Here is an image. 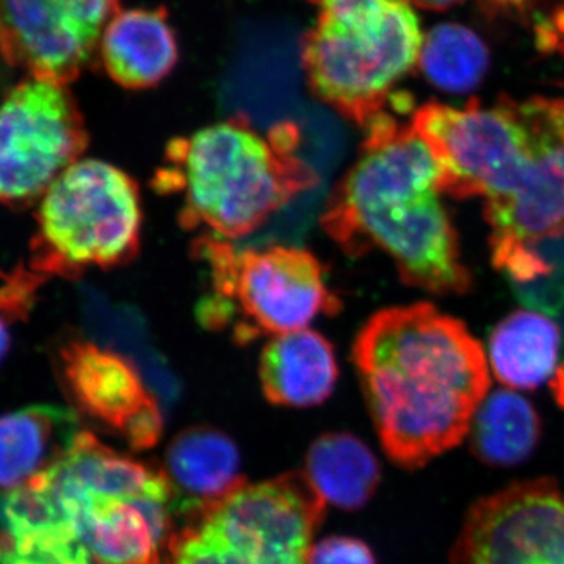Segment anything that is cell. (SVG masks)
I'll return each instance as SVG.
<instances>
[{
  "mask_svg": "<svg viewBox=\"0 0 564 564\" xmlns=\"http://www.w3.org/2000/svg\"><path fill=\"white\" fill-rule=\"evenodd\" d=\"M411 122L440 163L443 193L485 198L489 243L533 242L564 229L563 98L430 102Z\"/></svg>",
  "mask_w": 564,
  "mask_h": 564,
  "instance_id": "cell-2",
  "label": "cell"
},
{
  "mask_svg": "<svg viewBox=\"0 0 564 564\" xmlns=\"http://www.w3.org/2000/svg\"><path fill=\"white\" fill-rule=\"evenodd\" d=\"M491 54L480 36L458 22L437 24L423 36L417 66L437 90L464 95L480 87Z\"/></svg>",
  "mask_w": 564,
  "mask_h": 564,
  "instance_id": "cell-22",
  "label": "cell"
},
{
  "mask_svg": "<svg viewBox=\"0 0 564 564\" xmlns=\"http://www.w3.org/2000/svg\"><path fill=\"white\" fill-rule=\"evenodd\" d=\"M50 278L35 272L31 265L14 267L0 272V364L6 361L13 343L14 326L29 321L39 293Z\"/></svg>",
  "mask_w": 564,
  "mask_h": 564,
  "instance_id": "cell-23",
  "label": "cell"
},
{
  "mask_svg": "<svg viewBox=\"0 0 564 564\" xmlns=\"http://www.w3.org/2000/svg\"><path fill=\"white\" fill-rule=\"evenodd\" d=\"M35 220L29 263L35 272L77 280L91 269H117L140 251V188L118 166L77 161L44 193Z\"/></svg>",
  "mask_w": 564,
  "mask_h": 564,
  "instance_id": "cell-8",
  "label": "cell"
},
{
  "mask_svg": "<svg viewBox=\"0 0 564 564\" xmlns=\"http://www.w3.org/2000/svg\"><path fill=\"white\" fill-rule=\"evenodd\" d=\"M339 378L332 343L313 329L274 336L259 361V380L270 403L307 408L332 395Z\"/></svg>",
  "mask_w": 564,
  "mask_h": 564,
  "instance_id": "cell-17",
  "label": "cell"
},
{
  "mask_svg": "<svg viewBox=\"0 0 564 564\" xmlns=\"http://www.w3.org/2000/svg\"><path fill=\"white\" fill-rule=\"evenodd\" d=\"M325 500L304 474L242 486L185 519L166 544L169 564H307Z\"/></svg>",
  "mask_w": 564,
  "mask_h": 564,
  "instance_id": "cell-9",
  "label": "cell"
},
{
  "mask_svg": "<svg viewBox=\"0 0 564 564\" xmlns=\"http://www.w3.org/2000/svg\"><path fill=\"white\" fill-rule=\"evenodd\" d=\"M192 251L209 276V292L196 311L199 323L231 333L237 344L299 332L340 311L325 267L303 248L239 250L229 240L199 236Z\"/></svg>",
  "mask_w": 564,
  "mask_h": 564,
  "instance_id": "cell-7",
  "label": "cell"
},
{
  "mask_svg": "<svg viewBox=\"0 0 564 564\" xmlns=\"http://www.w3.org/2000/svg\"><path fill=\"white\" fill-rule=\"evenodd\" d=\"M492 262L518 299L554 318L564 337V229L533 242L496 248Z\"/></svg>",
  "mask_w": 564,
  "mask_h": 564,
  "instance_id": "cell-21",
  "label": "cell"
},
{
  "mask_svg": "<svg viewBox=\"0 0 564 564\" xmlns=\"http://www.w3.org/2000/svg\"><path fill=\"white\" fill-rule=\"evenodd\" d=\"M307 564H377V560L364 541L332 536L311 547Z\"/></svg>",
  "mask_w": 564,
  "mask_h": 564,
  "instance_id": "cell-24",
  "label": "cell"
},
{
  "mask_svg": "<svg viewBox=\"0 0 564 564\" xmlns=\"http://www.w3.org/2000/svg\"><path fill=\"white\" fill-rule=\"evenodd\" d=\"M87 147L84 117L66 85L22 82L0 102V204L32 206Z\"/></svg>",
  "mask_w": 564,
  "mask_h": 564,
  "instance_id": "cell-10",
  "label": "cell"
},
{
  "mask_svg": "<svg viewBox=\"0 0 564 564\" xmlns=\"http://www.w3.org/2000/svg\"><path fill=\"white\" fill-rule=\"evenodd\" d=\"M300 141L293 122L263 133L245 117L228 118L170 141L152 187L177 196L182 228L242 239L321 182Z\"/></svg>",
  "mask_w": 564,
  "mask_h": 564,
  "instance_id": "cell-4",
  "label": "cell"
},
{
  "mask_svg": "<svg viewBox=\"0 0 564 564\" xmlns=\"http://www.w3.org/2000/svg\"><path fill=\"white\" fill-rule=\"evenodd\" d=\"M99 51L111 79L128 90L155 87L180 61L176 33L163 9L118 11Z\"/></svg>",
  "mask_w": 564,
  "mask_h": 564,
  "instance_id": "cell-16",
  "label": "cell"
},
{
  "mask_svg": "<svg viewBox=\"0 0 564 564\" xmlns=\"http://www.w3.org/2000/svg\"><path fill=\"white\" fill-rule=\"evenodd\" d=\"M408 2L413 3V6L422 10L445 11L454 9V7L466 2V0H408Z\"/></svg>",
  "mask_w": 564,
  "mask_h": 564,
  "instance_id": "cell-27",
  "label": "cell"
},
{
  "mask_svg": "<svg viewBox=\"0 0 564 564\" xmlns=\"http://www.w3.org/2000/svg\"><path fill=\"white\" fill-rule=\"evenodd\" d=\"M538 0H477L481 13L491 20H525Z\"/></svg>",
  "mask_w": 564,
  "mask_h": 564,
  "instance_id": "cell-26",
  "label": "cell"
},
{
  "mask_svg": "<svg viewBox=\"0 0 564 564\" xmlns=\"http://www.w3.org/2000/svg\"><path fill=\"white\" fill-rule=\"evenodd\" d=\"M352 361L386 455L403 469H421L462 443L489 389L480 343L432 304L372 315Z\"/></svg>",
  "mask_w": 564,
  "mask_h": 564,
  "instance_id": "cell-1",
  "label": "cell"
},
{
  "mask_svg": "<svg viewBox=\"0 0 564 564\" xmlns=\"http://www.w3.org/2000/svg\"><path fill=\"white\" fill-rule=\"evenodd\" d=\"M82 432L76 411L54 404H33L0 415V496L51 473Z\"/></svg>",
  "mask_w": 564,
  "mask_h": 564,
  "instance_id": "cell-15",
  "label": "cell"
},
{
  "mask_svg": "<svg viewBox=\"0 0 564 564\" xmlns=\"http://www.w3.org/2000/svg\"><path fill=\"white\" fill-rule=\"evenodd\" d=\"M120 0H0L3 62L66 85L93 61Z\"/></svg>",
  "mask_w": 564,
  "mask_h": 564,
  "instance_id": "cell-12",
  "label": "cell"
},
{
  "mask_svg": "<svg viewBox=\"0 0 564 564\" xmlns=\"http://www.w3.org/2000/svg\"><path fill=\"white\" fill-rule=\"evenodd\" d=\"M441 180L440 163L413 122L384 111L367 126L359 158L329 196L323 231L351 258L383 251L404 284L464 293L473 278L441 202Z\"/></svg>",
  "mask_w": 564,
  "mask_h": 564,
  "instance_id": "cell-3",
  "label": "cell"
},
{
  "mask_svg": "<svg viewBox=\"0 0 564 564\" xmlns=\"http://www.w3.org/2000/svg\"><path fill=\"white\" fill-rule=\"evenodd\" d=\"M563 347L558 323L549 315L518 311L489 336V362L497 380L511 389H534L554 378Z\"/></svg>",
  "mask_w": 564,
  "mask_h": 564,
  "instance_id": "cell-18",
  "label": "cell"
},
{
  "mask_svg": "<svg viewBox=\"0 0 564 564\" xmlns=\"http://www.w3.org/2000/svg\"><path fill=\"white\" fill-rule=\"evenodd\" d=\"M57 364L76 413L120 434L133 451H148L159 443L163 432L161 402L135 364L85 339L63 343Z\"/></svg>",
  "mask_w": 564,
  "mask_h": 564,
  "instance_id": "cell-13",
  "label": "cell"
},
{
  "mask_svg": "<svg viewBox=\"0 0 564 564\" xmlns=\"http://www.w3.org/2000/svg\"><path fill=\"white\" fill-rule=\"evenodd\" d=\"M304 475L325 503L347 511L369 502L381 480L377 456L350 433H326L314 441Z\"/></svg>",
  "mask_w": 564,
  "mask_h": 564,
  "instance_id": "cell-19",
  "label": "cell"
},
{
  "mask_svg": "<svg viewBox=\"0 0 564 564\" xmlns=\"http://www.w3.org/2000/svg\"><path fill=\"white\" fill-rule=\"evenodd\" d=\"M0 58H2V61H3L2 54H0Z\"/></svg>",
  "mask_w": 564,
  "mask_h": 564,
  "instance_id": "cell-29",
  "label": "cell"
},
{
  "mask_svg": "<svg viewBox=\"0 0 564 564\" xmlns=\"http://www.w3.org/2000/svg\"><path fill=\"white\" fill-rule=\"evenodd\" d=\"M174 516L191 518L245 486L239 448L220 430L193 426L174 437L165 456Z\"/></svg>",
  "mask_w": 564,
  "mask_h": 564,
  "instance_id": "cell-14",
  "label": "cell"
},
{
  "mask_svg": "<svg viewBox=\"0 0 564 564\" xmlns=\"http://www.w3.org/2000/svg\"><path fill=\"white\" fill-rule=\"evenodd\" d=\"M552 392H554L555 400L558 402L560 406L564 408V366L558 367V370H556L554 375Z\"/></svg>",
  "mask_w": 564,
  "mask_h": 564,
  "instance_id": "cell-28",
  "label": "cell"
},
{
  "mask_svg": "<svg viewBox=\"0 0 564 564\" xmlns=\"http://www.w3.org/2000/svg\"><path fill=\"white\" fill-rule=\"evenodd\" d=\"M451 564H564V492L552 478L518 481L469 508Z\"/></svg>",
  "mask_w": 564,
  "mask_h": 564,
  "instance_id": "cell-11",
  "label": "cell"
},
{
  "mask_svg": "<svg viewBox=\"0 0 564 564\" xmlns=\"http://www.w3.org/2000/svg\"><path fill=\"white\" fill-rule=\"evenodd\" d=\"M543 433L540 414L525 397L500 389L486 395L470 422V451L478 462L492 467L524 463Z\"/></svg>",
  "mask_w": 564,
  "mask_h": 564,
  "instance_id": "cell-20",
  "label": "cell"
},
{
  "mask_svg": "<svg viewBox=\"0 0 564 564\" xmlns=\"http://www.w3.org/2000/svg\"><path fill=\"white\" fill-rule=\"evenodd\" d=\"M534 41L538 50L544 54H555L564 58V3L536 22Z\"/></svg>",
  "mask_w": 564,
  "mask_h": 564,
  "instance_id": "cell-25",
  "label": "cell"
},
{
  "mask_svg": "<svg viewBox=\"0 0 564 564\" xmlns=\"http://www.w3.org/2000/svg\"><path fill=\"white\" fill-rule=\"evenodd\" d=\"M302 65L315 98L367 128L417 66L421 22L408 0H310Z\"/></svg>",
  "mask_w": 564,
  "mask_h": 564,
  "instance_id": "cell-6",
  "label": "cell"
},
{
  "mask_svg": "<svg viewBox=\"0 0 564 564\" xmlns=\"http://www.w3.org/2000/svg\"><path fill=\"white\" fill-rule=\"evenodd\" d=\"M93 564H162L174 518L165 473L84 430L68 455L32 484Z\"/></svg>",
  "mask_w": 564,
  "mask_h": 564,
  "instance_id": "cell-5",
  "label": "cell"
}]
</instances>
